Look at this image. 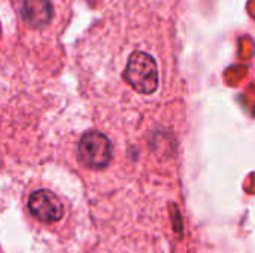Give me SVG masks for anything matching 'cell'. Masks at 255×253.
Masks as SVG:
<instances>
[{
  "mask_svg": "<svg viewBox=\"0 0 255 253\" xmlns=\"http://www.w3.org/2000/svg\"><path fill=\"white\" fill-rule=\"evenodd\" d=\"M28 210L37 221L45 224H54L60 221L64 213L60 198L48 189H39L30 195Z\"/></svg>",
  "mask_w": 255,
  "mask_h": 253,
  "instance_id": "3",
  "label": "cell"
},
{
  "mask_svg": "<svg viewBox=\"0 0 255 253\" xmlns=\"http://www.w3.org/2000/svg\"><path fill=\"white\" fill-rule=\"evenodd\" d=\"M126 82L140 94H152L158 86L155 60L146 52H133L124 70Z\"/></svg>",
  "mask_w": 255,
  "mask_h": 253,
  "instance_id": "1",
  "label": "cell"
},
{
  "mask_svg": "<svg viewBox=\"0 0 255 253\" xmlns=\"http://www.w3.org/2000/svg\"><path fill=\"white\" fill-rule=\"evenodd\" d=\"M22 19L33 28H42L52 18V4L49 0H22Z\"/></svg>",
  "mask_w": 255,
  "mask_h": 253,
  "instance_id": "4",
  "label": "cell"
},
{
  "mask_svg": "<svg viewBox=\"0 0 255 253\" xmlns=\"http://www.w3.org/2000/svg\"><path fill=\"white\" fill-rule=\"evenodd\" d=\"M112 154L111 140L99 131H88L79 140L78 155L81 163L88 169L102 170L108 167L112 161Z\"/></svg>",
  "mask_w": 255,
  "mask_h": 253,
  "instance_id": "2",
  "label": "cell"
}]
</instances>
